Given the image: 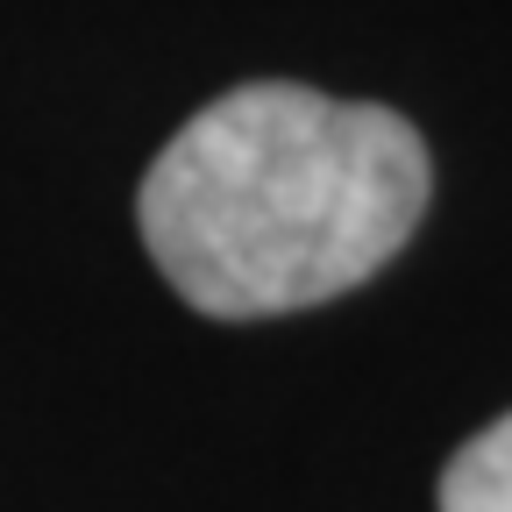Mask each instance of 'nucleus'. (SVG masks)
<instances>
[{"label": "nucleus", "instance_id": "obj_1", "mask_svg": "<svg viewBox=\"0 0 512 512\" xmlns=\"http://www.w3.org/2000/svg\"><path fill=\"white\" fill-rule=\"evenodd\" d=\"M427 214L413 121L313 86H235L157 150L143 249L214 320H271L377 278Z\"/></svg>", "mask_w": 512, "mask_h": 512}, {"label": "nucleus", "instance_id": "obj_2", "mask_svg": "<svg viewBox=\"0 0 512 512\" xmlns=\"http://www.w3.org/2000/svg\"><path fill=\"white\" fill-rule=\"evenodd\" d=\"M441 512H512V413L456 448L441 470Z\"/></svg>", "mask_w": 512, "mask_h": 512}]
</instances>
